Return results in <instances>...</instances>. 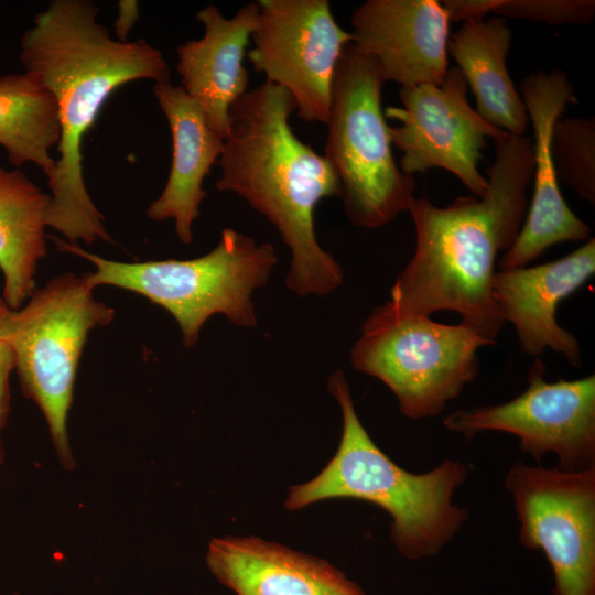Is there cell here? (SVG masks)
Masks as SVG:
<instances>
[{"label": "cell", "mask_w": 595, "mask_h": 595, "mask_svg": "<svg viewBox=\"0 0 595 595\" xmlns=\"http://www.w3.org/2000/svg\"><path fill=\"white\" fill-rule=\"evenodd\" d=\"M493 344L462 323L447 325L403 314L387 301L364 322L350 361L392 391L404 416L420 420L443 412L474 381L477 351Z\"/></svg>", "instance_id": "8"}, {"label": "cell", "mask_w": 595, "mask_h": 595, "mask_svg": "<svg viewBox=\"0 0 595 595\" xmlns=\"http://www.w3.org/2000/svg\"><path fill=\"white\" fill-rule=\"evenodd\" d=\"M551 155L558 182L595 204V120L562 118L553 127Z\"/></svg>", "instance_id": "22"}, {"label": "cell", "mask_w": 595, "mask_h": 595, "mask_svg": "<svg viewBox=\"0 0 595 595\" xmlns=\"http://www.w3.org/2000/svg\"><path fill=\"white\" fill-rule=\"evenodd\" d=\"M504 17L552 25L588 24L595 17L594 0H499L494 10Z\"/></svg>", "instance_id": "23"}, {"label": "cell", "mask_w": 595, "mask_h": 595, "mask_svg": "<svg viewBox=\"0 0 595 595\" xmlns=\"http://www.w3.org/2000/svg\"><path fill=\"white\" fill-rule=\"evenodd\" d=\"M138 17L139 6L137 1L122 0L118 2V15L115 22V30L119 41H128L127 35L138 20Z\"/></svg>", "instance_id": "26"}, {"label": "cell", "mask_w": 595, "mask_h": 595, "mask_svg": "<svg viewBox=\"0 0 595 595\" xmlns=\"http://www.w3.org/2000/svg\"><path fill=\"white\" fill-rule=\"evenodd\" d=\"M60 137L55 100L41 82L25 72L0 76V145L10 163L15 169L33 163L48 176Z\"/></svg>", "instance_id": "21"}, {"label": "cell", "mask_w": 595, "mask_h": 595, "mask_svg": "<svg viewBox=\"0 0 595 595\" xmlns=\"http://www.w3.org/2000/svg\"><path fill=\"white\" fill-rule=\"evenodd\" d=\"M295 104L281 86L266 82L230 108L221 176L216 187L232 192L262 214L291 251L286 286L299 296H323L344 280L343 269L318 244L314 213L339 196L331 165L292 130Z\"/></svg>", "instance_id": "3"}, {"label": "cell", "mask_w": 595, "mask_h": 595, "mask_svg": "<svg viewBox=\"0 0 595 595\" xmlns=\"http://www.w3.org/2000/svg\"><path fill=\"white\" fill-rule=\"evenodd\" d=\"M152 89L170 126L172 161L166 184L148 206L147 216L155 221L173 220L180 241L190 245L207 194L203 181L219 159L224 139L181 86L154 83Z\"/></svg>", "instance_id": "18"}, {"label": "cell", "mask_w": 595, "mask_h": 595, "mask_svg": "<svg viewBox=\"0 0 595 595\" xmlns=\"http://www.w3.org/2000/svg\"><path fill=\"white\" fill-rule=\"evenodd\" d=\"M467 84L455 66L448 67L437 84L402 87L401 107L383 110L385 118L400 126L390 127L391 143L401 152L400 170L410 176L432 167L454 174L476 197L487 188L478 163L487 138L494 141L509 133L485 121L469 105Z\"/></svg>", "instance_id": "12"}, {"label": "cell", "mask_w": 595, "mask_h": 595, "mask_svg": "<svg viewBox=\"0 0 595 595\" xmlns=\"http://www.w3.org/2000/svg\"><path fill=\"white\" fill-rule=\"evenodd\" d=\"M258 14L257 1L242 6L230 19L208 4L196 13L205 29L203 37L190 40L176 50L180 86L223 139L231 106L247 91L249 75L244 60Z\"/></svg>", "instance_id": "16"}, {"label": "cell", "mask_w": 595, "mask_h": 595, "mask_svg": "<svg viewBox=\"0 0 595 595\" xmlns=\"http://www.w3.org/2000/svg\"><path fill=\"white\" fill-rule=\"evenodd\" d=\"M206 563L236 595H367L326 560L256 537L213 539Z\"/></svg>", "instance_id": "17"}, {"label": "cell", "mask_w": 595, "mask_h": 595, "mask_svg": "<svg viewBox=\"0 0 595 595\" xmlns=\"http://www.w3.org/2000/svg\"><path fill=\"white\" fill-rule=\"evenodd\" d=\"M385 79L376 63L350 42L336 66L324 158L339 184L354 226L379 228L408 212L415 182L397 165L383 110Z\"/></svg>", "instance_id": "7"}, {"label": "cell", "mask_w": 595, "mask_h": 595, "mask_svg": "<svg viewBox=\"0 0 595 595\" xmlns=\"http://www.w3.org/2000/svg\"><path fill=\"white\" fill-rule=\"evenodd\" d=\"M511 31L500 17L464 22L447 52L457 63L475 99V111L509 134L523 136L528 115L506 66Z\"/></svg>", "instance_id": "19"}, {"label": "cell", "mask_w": 595, "mask_h": 595, "mask_svg": "<svg viewBox=\"0 0 595 595\" xmlns=\"http://www.w3.org/2000/svg\"><path fill=\"white\" fill-rule=\"evenodd\" d=\"M93 291L85 273L68 272L35 289L18 310L0 296L1 339L12 351L23 394L42 411L67 468L74 465L67 416L78 363L89 332L115 317V310Z\"/></svg>", "instance_id": "6"}, {"label": "cell", "mask_w": 595, "mask_h": 595, "mask_svg": "<svg viewBox=\"0 0 595 595\" xmlns=\"http://www.w3.org/2000/svg\"><path fill=\"white\" fill-rule=\"evenodd\" d=\"M257 2L248 60L267 82L290 93L301 119L326 123L336 66L351 33L337 24L327 0Z\"/></svg>", "instance_id": "11"}, {"label": "cell", "mask_w": 595, "mask_h": 595, "mask_svg": "<svg viewBox=\"0 0 595 595\" xmlns=\"http://www.w3.org/2000/svg\"><path fill=\"white\" fill-rule=\"evenodd\" d=\"M328 389L342 411L338 448L316 477L290 487L285 507L300 510L329 498L371 502L391 516L390 536L404 558L415 561L437 554L468 519V510L453 502L455 489L467 478V466L445 458L423 474L401 468L361 424L343 371L329 377Z\"/></svg>", "instance_id": "4"}, {"label": "cell", "mask_w": 595, "mask_h": 595, "mask_svg": "<svg viewBox=\"0 0 595 595\" xmlns=\"http://www.w3.org/2000/svg\"><path fill=\"white\" fill-rule=\"evenodd\" d=\"M533 166L531 139L508 134L495 141L482 197L461 196L445 207L414 198L408 212L416 244L390 290L388 302L396 311L429 316L451 310L462 324L495 342L505 324L491 293L495 262L522 227Z\"/></svg>", "instance_id": "2"}, {"label": "cell", "mask_w": 595, "mask_h": 595, "mask_svg": "<svg viewBox=\"0 0 595 595\" xmlns=\"http://www.w3.org/2000/svg\"><path fill=\"white\" fill-rule=\"evenodd\" d=\"M450 22H468L483 20L489 12H494L499 0H444L440 1Z\"/></svg>", "instance_id": "25"}, {"label": "cell", "mask_w": 595, "mask_h": 595, "mask_svg": "<svg viewBox=\"0 0 595 595\" xmlns=\"http://www.w3.org/2000/svg\"><path fill=\"white\" fill-rule=\"evenodd\" d=\"M594 273V237L560 259L495 272L493 299L504 322L515 326L523 353L538 357L550 348L564 356L571 366L581 365L578 340L559 325L556 309Z\"/></svg>", "instance_id": "15"}, {"label": "cell", "mask_w": 595, "mask_h": 595, "mask_svg": "<svg viewBox=\"0 0 595 595\" xmlns=\"http://www.w3.org/2000/svg\"><path fill=\"white\" fill-rule=\"evenodd\" d=\"M14 370V359L10 347L0 343V466L4 463L2 431L7 424L10 409V375Z\"/></svg>", "instance_id": "24"}, {"label": "cell", "mask_w": 595, "mask_h": 595, "mask_svg": "<svg viewBox=\"0 0 595 595\" xmlns=\"http://www.w3.org/2000/svg\"><path fill=\"white\" fill-rule=\"evenodd\" d=\"M504 484L520 543L542 550L552 567L553 595H595V466L564 472L517 462Z\"/></svg>", "instance_id": "9"}, {"label": "cell", "mask_w": 595, "mask_h": 595, "mask_svg": "<svg viewBox=\"0 0 595 595\" xmlns=\"http://www.w3.org/2000/svg\"><path fill=\"white\" fill-rule=\"evenodd\" d=\"M1 340H2V339H1V336H0V343H1Z\"/></svg>", "instance_id": "27"}, {"label": "cell", "mask_w": 595, "mask_h": 595, "mask_svg": "<svg viewBox=\"0 0 595 595\" xmlns=\"http://www.w3.org/2000/svg\"><path fill=\"white\" fill-rule=\"evenodd\" d=\"M519 95L534 133V188L526 220L499 261L500 269L526 267L553 245L591 238V228L571 210L560 192L551 155L554 123L567 105L577 102L575 89L563 71H538L521 80Z\"/></svg>", "instance_id": "13"}, {"label": "cell", "mask_w": 595, "mask_h": 595, "mask_svg": "<svg viewBox=\"0 0 595 595\" xmlns=\"http://www.w3.org/2000/svg\"><path fill=\"white\" fill-rule=\"evenodd\" d=\"M61 251L95 267L86 279L95 289L112 285L138 293L165 309L177 322L185 347H193L203 325L216 314L241 327L257 324L252 293L262 288L278 259L269 242L225 228L216 247L188 260L120 262L83 249L76 242L50 237Z\"/></svg>", "instance_id": "5"}, {"label": "cell", "mask_w": 595, "mask_h": 595, "mask_svg": "<svg viewBox=\"0 0 595 595\" xmlns=\"http://www.w3.org/2000/svg\"><path fill=\"white\" fill-rule=\"evenodd\" d=\"M97 13L89 0H53L35 15L20 41L24 72L41 82L58 111V158L46 176L51 190L46 226L66 241L87 245L112 239L85 184V136L117 88L138 79L170 82L160 50L143 39H111L108 29L97 22Z\"/></svg>", "instance_id": "1"}, {"label": "cell", "mask_w": 595, "mask_h": 595, "mask_svg": "<svg viewBox=\"0 0 595 595\" xmlns=\"http://www.w3.org/2000/svg\"><path fill=\"white\" fill-rule=\"evenodd\" d=\"M353 44L385 82L440 84L447 69L450 20L435 0H367L351 14Z\"/></svg>", "instance_id": "14"}, {"label": "cell", "mask_w": 595, "mask_h": 595, "mask_svg": "<svg viewBox=\"0 0 595 595\" xmlns=\"http://www.w3.org/2000/svg\"><path fill=\"white\" fill-rule=\"evenodd\" d=\"M544 375L545 366L537 357L522 393L501 404L456 409L444 418V426L466 440L482 431L513 434L520 451L538 464L554 453L560 470L595 466V376L549 382Z\"/></svg>", "instance_id": "10"}, {"label": "cell", "mask_w": 595, "mask_h": 595, "mask_svg": "<svg viewBox=\"0 0 595 595\" xmlns=\"http://www.w3.org/2000/svg\"><path fill=\"white\" fill-rule=\"evenodd\" d=\"M51 195L19 169L0 166V270L2 299L20 309L35 290L39 261L46 256V216Z\"/></svg>", "instance_id": "20"}]
</instances>
